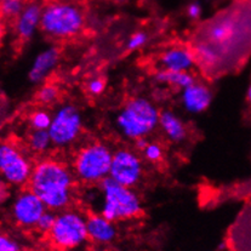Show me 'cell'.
Listing matches in <instances>:
<instances>
[{
	"label": "cell",
	"mask_w": 251,
	"mask_h": 251,
	"mask_svg": "<svg viewBox=\"0 0 251 251\" xmlns=\"http://www.w3.org/2000/svg\"><path fill=\"white\" fill-rule=\"evenodd\" d=\"M58 96V90L57 88H55L53 85H44L42 89H40L39 92H38V99L42 103L49 104L52 103Z\"/></svg>",
	"instance_id": "cell-23"
},
{
	"label": "cell",
	"mask_w": 251,
	"mask_h": 251,
	"mask_svg": "<svg viewBox=\"0 0 251 251\" xmlns=\"http://www.w3.org/2000/svg\"><path fill=\"white\" fill-rule=\"evenodd\" d=\"M25 5V0H0V16L5 19H16Z\"/></svg>",
	"instance_id": "cell-19"
},
{
	"label": "cell",
	"mask_w": 251,
	"mask_h": 251,
	"mask_svg": "<svg viewBox=\"0 0 251 251\" xmlns=\"http://www.w3.org/2000/svg\"><path fill=\"white\" fill-rule=\"evenodd\" d=\"M103 201L101 215L111 221L127 220L137 216L142 210L141 201L130 187L115 182L111 177L101 182Z\"/></svg>",
	"instance_id": "cell-4"
},
{
	"label": "cell",
	"mask_w": 251,
	"mask_h": 251,
	"mask_svg": "<svg viewBox=\"0 0 251 251\" xmlns=\"http://www.w3.org/2000/svg\"><path fill=\"white\" fill-rule=\"evenodd\" d=\"M187 15H188L189 19L192 20H198L201 19V15H203V6L199 1H192L189 2V5L187 6Z\"/></svg>",
	"instance_id": "cell-26"
},
{
	"label": "cell",
	"mask_w": 251,
	"mask_h": 251,
	"mask_svg": "<svg viewBox=\"0 0 251 251\" xmlns=\"http://www.w3.org/2000/svg\"><path fill=\"white\" fill-rule=\"evenodd\" d=\"M181 91V102L188 113L201 114L211 106L212 92L204 84L194 81Z\"/></svg>",
	"instance_id": "cell-11"
},
{
	"label": "cell",
	"mask_w": 251,
	"mask_h": 251,
	"mask_svg": "<svg viewBox=\"0 0 251 251\" xmlns=\"http://www.w3.org/2000/svg\"><path fill=\"white\" fill-rule=\"evenodd\" d=\"M85 25L81 7L68 0H56L43 6L40 29L53 38H68L78 34Z\"/></svg>",
	"instance_id": "cell-2"
},
{
	"label": "cell",
	"mask_w": 251,
	"mask_h": 251,
	"mask_svg": "<svg viewBox=\"0 0 251 251\" xmlns=\"http://www.w3.org/2000/svg\"><path fill=\"white\" fill-rule=\"evenodd\" d=\"M42 12L43 6L37 2L25 5L19 16L15 19V29L20 39L29 40L37 33L42 22Z\"/></svg>",
	"instance_id": "cell-12"
},
{
	"label": "cell",
	"mask_w": 251,
	"mask_h": 251,
	"mask_svg": "<svg viewBox=\"0 0 251 251\" xmlns=\"http://www.w3.org/2000/svg\"><path fill=\"white\" fill-rule=\"evenodd\" d=\"M56 217H57V215H56L52 210L48 209L44 214L40 216L39 221H38L37 226L35 227H37L39 230H42V232L49 233L51 230V228L53 227V225H55Z\"/></svg>",
	"instance_id": "cell-21"
},
{
	"label": "cell",
	"mask_w": 251,
	"mask_h": 251,
	"mask_svg": "<svg viewBox=\"0 0 251 251\" xmlns=\"http://www.w3.org/2000/svg\"><path fill=\"white\" fill-rule=\"evenodd\" d=\"M32 171L29 160L16 146L9 142L0 143V174L6 182L15 186L29 182Z\"/></svg>",
	"instance_id": "cell-8"
},
{
	"label": "cell",
	"mask_w": 251,
	"mask_h": 251,
	"mask_svg": "<svg viewBox=\"0 0 251 251\" xmlns=\"http://www.w3.org/2000/svg\"><path fill=\"white\" fill-rule=\"evenodd\" d=\"M148 40V35L147 33L145 32H136L130 37L129 42H127V49L130 51H135L141 49L142 46L146 45Z\"/></svg>",
	"instance_id": "cell-24"
},
{
	"label": "cell",
	"mask_w": 251,
	"mask_h": 251,
	"mask_svg": "<svg viewBox=\"0 0 251 251\" xmlns=\"http://www.w3.org/2000/svg\"><path fill=\"white\" fill-rule=\"evenodd\" d=\"M83 127V118L76 107L65 104L52 115L49 134L55 146L65 147L78 138Z\"/></svg>",
	"instance_id": "cell-7"
},
{
	"label": "cell",
	"mask_w": 251,
	"mask_h": 251,
	"mask_svg": "<svg viewBox=\"0 0 251 251\" xmlns=\"http://www.w3.org/2000/svg\"><path fill=\"white\" fill-rule=\"evenodd\" d=\"M29 147L37 153H44L53 145L49 130H33L29 135Z\"/></svg>",
	"instance_id": "cell-18"
},
{
	"label": "cell",
	"mask_w": 251,
	"mask_h": 251,
	"mask_svg": "<svg viewBox=\"0 0 251 251\" xmlns=\"http://www.w3.org/2000/svg\"><path fill=\"white\" fill-rule=\"evenodd\" d=\"M2 35H4V23H2V17L0 16V40H1Z\"/></svg>",
	"instance_id": "cell-28"
},
{
	"label": "cell",
	"mask_w": 251,
	"mask_h": 251,
	"mask_svg": "<svg viewBox=\"0 0 251 251\" xmlns=\"http://www.w3.org/2000/svg\"><path fill=\"white\" fill-rule=\"evenodd\" d=\"M194 55L186 48H171L166 50L160 57L163 69L173 72H189L194 66Z\"/></svg>",
	"instance_id": "cell-14"
},
{
	"label": "cell",
	"mask_w": 251,
	"mask_h": 251,
	"mask_svg": "<svg viewBox=\"0 0 251 251\" xmlns=\"http://www.w3.org/2000/svg\"><path fill=\"white\" fill-rule=\"evenodd\" d=\"M142 173V161L136 153L129 150H119L113 153L108 177L115 182L131 188L140 182Z\"/></svg>",
	"instance_id": "cell-9"
},
{
	"label": "cell",
	"mask_w": 251,
	"mask_h": 251,
	"mask_svg": "<svg viewBox=\"0 0 251 251\" xmlns=\"http://www.w3.org/2000/svg\"><path fill=\"white\" fill-rule=\"evenodd\" d=\"M48 210L42 199L32 191L20 193L12 204V217L22 227H35L40 216Z\"/></svg>",
	"instance_id": "cell-10"
},
{
	"label": "cell",
	"mask_w": 251,
	"mask_h": 251,
	"mask_svg": "<svg viewBox=\"0 0 251 251\" xmlns=\"http://www.w3.org/2000/svg\"><path fill=\"white\" fill-rule=\"evenodd\" d=\"M159 126L165 136L173 142H181L187 136L186 125L174 112L164 111L160 113Z\"/></svg>",
	"instance_id": "cell-16"
},
{
	"label": "cell",
	"mask_w": 251,
	"mask_h": 251,
	"mask_svg": "<svg viewBox=\"0 0 251 251\" xmlns=\"http://www.w3.org/2000/svg\"><path fill=\"white\" fill-rule=\"evenodd\" d=\"M86 229L89 238L99 244H108L117 235L114 222L102 215H94L86 219Z\"/></svg>",
	"instance_id": "cell-15"
},
{
	"label": "cell",
	"mask_w": 251,
	"mask_h": 251,
	"mask_svg": "<svg viewBox=\"0 0 251 251\" xmlns=\"http://www.w3.org/2000/svg\"><path fill=\"white\" fill-rule=\"evenodd\" d=\"M157 80L161 84L175 86V88L183 90L187 86L192 85L194 83V76L189 72H173L161 69L157 74Z\"/></svg>",
	"instance_id": "cell-17"
},
{
	"label": "cell",
	"mask_w": 251,
	"mask_h": 251,
	"mask_svg": "<svg viewBox=\"0 0 251 251\" xmlns=\"http://www.w3.org/2000/svg\"><path fill=\"white\" fill-rule=\"evenodd\" d=\"M0 251H21V247L14 238L0 233Z\"/></svg>",
	"instance_id": "cell-25"
},
{
	"label": "cell",
	"mask_w": 251,
	"mask_h": 251,
	"mask_svg": "<svg viewBox=\"0 0 251 251\" xmlns=\"http://www.w3.org/2000/svg\"><path fill=\"white\" fill-rule=\"evenodd\" d=\"M113 152L102 143L84 147L74 161L76 176L84 182H102L109 176Z\"/></svg>",
	"instance_id": "cell-5"
},
{
	"label": "cell",
	"mask_w": 251,
	"mask_h": 251,
	"mask_svg": "<svg viewBox=\"0 0 251 251\" xmlns=\"http://www.w3.org/2000/svg\"><path fill=\"white\" fill-rule=\"evenodd\" d=\"M99 251H108V250H99Z\"/></svg>",
	"instance_id": "cell-31"
},
{
	"label": "cell",
	"mask_w": 251,
	"mask_h": 251,
	"mask_svg": "<svg viewBox=\"0 0 251 251\" xmlns=\"http://www.w3.org/2000/svg\"><path fill=\"white\" fill-rule=\"evenodd\" d=\"M58 60H60V51L55 46L40 51L33 60L32 66L28 72L29 80L34 84L44 81L49 74L53 71V68L57 66Z\"/></svg>",
	"instance_id": "cell-13"
},
{
	"label": "cell",
	"mask_w": 251,
	"mask_h": 251,
	"mask_svg": "<svg viewBox=\"0 0 251 251\" xmlns=\"http://www.w3.org/2000/svg\"><path fill=\"white\" fill-rule=\"evenodd\" d=\"M88 90L92 95H101L104 91V81L101 78H94L88 85Z\"/></svg>",
	"instance_id": "cell-27"
},
{
	"label": "cell",
	"mask_w": 251,
	"mask_h": 251,
	"mask_svg": "<svg viewBox=\"0 0 251 251\" xmlns=\"http://www.w3.org/2000/svg\"><path fill=\"white\" fill-rule=\"evenodd\" d=\"M72 174L63 164L44 160L33 168L30 189L39 197L49 210H61L71 201Z\"/></svg>",
	"instance_id": "cell-1"
},
{
	"label": "cell",
	"mask_w": 251,
	"mask_h": 251,
	"mask_svg": "<svg viewBox=\"0 0 251 251\" xmlns=\"http://www.w3.org/2000/svg\"><path fill=\"white\" fill-rule=\"evenodd\" d=\"M52 120V115L46 111H37L30 115V125L33 130H49Z\"/></svg>",
	"instance_id": "cell-20"
},
{
	"label": "cell",
	"mask_w": 251,
	"mask_h": 251,
	"mask_svg": "<svg viewBox=\"0 0 251 251\" xmlns=\"http://www.w3.org/2000/svg\"><path fill=\"white\" fill-rule=\"evenodd\" d=\"M247 97H248V100H249V102L251 103V84H250L249 88H248V91H247Z\"/></svg>",
	"instance_id": "cell-29"
},
{
	"label": "cell",
	"mask_w": 251,
	"mask_h": 251,
	"mask_svg": "<svg viewBox=\"0 0 251 251\" xmlns=\"http://www.w3.org/2000/svg\"><path fill=\"white\" fill-rule=\"evenodd\" d=\"M113 1H115V2H125V1H127V0H113Z\"/></svg>",
	"instance_id": "cell-30"
},
{
	"label": "cell",
	"mask_w": 251,
	"mask_h": 251,
	"mask_svg": "<svg viewBox=\"0 0 251 251\" xmlns=\"http://www.w3.org/2000/svg\"><path fill=\"white\" fill-rule=\"evenodd\" d=\"M49 234L52 244L60 249L69 250L80 247L89 238L86 219L78 212H61Z\"/></svg>",
	"instance_id": "cell-6"
},
{
	"label": "cell",
	"mask_w": 251,
	"mask_h": 251,
	"mask_svg": "<svg viewBox=\"0 0 251 251\" xmlns=\"http://www.w3.org/2000/svg\"><path fill=\"white\" fill-rule=\"evenodd\" d=\"M142 152L146 159L152 161V163H157L163 157V148L154 142H148L142 150Z\"/></svg>",
	"instance_id": "cell-22"
},
{
	"label": "cell",
	"mask_w": 251,
	"mask_h": 251,
	"mask_svg": "<svg viewBox=\"0 0 251 251\" xmlns=\"http://www.w3.org/2000/svg\"><path fill=\"white\" fill-rule=\"evenodd\" d=\"M157 107L143 97L130 100L117 117L118 129L127 138L136 141L147 137L159 125Z\"/></svg>",
	"instance_id": "cell-3"
}]
</instances>
